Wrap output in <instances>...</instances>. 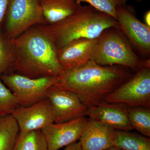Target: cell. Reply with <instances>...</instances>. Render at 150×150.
<instances>
[{"mask_svg":"<svg viewBox=\"0 0 150 150\" xmlns=\"http://www.w3.org/2000/svg\"><path fill=\"white\" fill-rule=\"evenodd\" d=\"M19 131L12 115L0 116V150H12Z\"/></svg>","mask_w":150,"mask_h":150,"instance_id":"17","label":"cell"},{"mask_svg":"<svg viewBox=\"0 0 150 150\" xmlns=\"http://www.w3.org/2000/svg\"><path fill=\"white\" fill-rule=\"evenodd\" d=\"M114 147L123 150H150V139L137 133L116 130Z\"/></svg>","mask_w":150,"mask_h":150,"instance_id":"16","label":"cell"},{"mask_svg":"<svg viewBox=\"0 0 150 150\" xmlns=\"http://www.w3.org/2000/svg\"><path fill=\"white\" fill-rule=\"evenodd\" d=\"M128 116L133 129L143 136L150 137V108L128 106Z\"/></svg>","mask_w":150,"mask_h":150,"instance_id":"19","label":"cell"},{"mask_svg":"<svg viewBox=\"0 0 150 150\" xmlns=\"http://www.w3.org/2000/svg\"><path fill=\"white\" fill-rule=\"evenodd\" d=\"M49 101L54 123H62L85 116L87 108L76 94L66 89L53 86L48 89Z\"/></svg>","mask_w":150,"mask_h":150,"instance_id":"9","label":"cell"},{"mask_svg":"<svg viewBox=\"0 0 150 150\" xmlns=\"http://www.w3.org/2000/svg\"><path fill=\"white\" fill-rule=\"evenodd\" d=\"M105 101L150 108V67L138 71L110 94Z\"/></svg>","mask_w":150,"mask_h":150,"instance_id":"7","label":"cell"},{"mask_svg":"<svg viewBox=\"0 0 150 150\" xmlns=\"http://www.w3.org/2000/svg\"><path fill=\"white\" fill-rule=\"evenodd\" d=\"M0 78L24 107L47 98L48 89L56 85L59 79L54 76L31 79L13 72L3 74Z\"/></svg>","mask_w":150,"mask_h":150,"instance_id":"6","label":"cell"},{"mask_svg":"<svg viewBox=\"0 0 150 150\" xmlns=\"http://www.w3.org/2000/svg\"><path fill=\"white\" fill-rule=\"evenodd\" d=\"M104 150H123L121 149H119V148L116 147H112L108 148V149H106Z\"/></svg>","mask_w":150,"mask_h":150,"instance_id":"26","label":"cell"},{"mask_svg":"<svg viewBox=\"0 0 150 150\" xmlns=\"http://www.w3.org/2000/svg\"><path fill=\"white\" fill-rule=\"evenodd\" d=\"M12 150H48L41 130L20 132Z\"/></svg>","mask_w":150,"mask_h":150,"instance_id":"18","label":"cell"},{"mask_svg":"<svg viewBox=\"0 0 150 150\" xmlns=\"http://www.w3.org/2000/svg\"><path fill=\"white\" fill-rule=\"evenodd\" d=\"M15 52L12 40L6 36L0 29V77L3 74L12 72Z\"/></svg>","mask_w":150,"mask_h":150,"instance_id":"20","label":"cell"},{"mask_svg":"<svg viewBox=\"0 0 150 150\" xmlns=\"http://www.w3.org/2000/svg\"><path fill=\"white\" fill-rule=\"evenodd\" d=\"M21 106L16 97L0 78V116L12 115Z\"/></svg>","mask_w":150,"mask_h":150,"instance_id":"21","label":"cell"},{"mask_svg":"<svg viewBox=\"0 0 150 150\" xmlns=\"http://www.w3.org/2000/svg\"><path fill=\"white\" fill-rule=\"evenodd\" d=\"M64 150H81V146L79 142L73 143L66 146Z\"/></svg>","mask_w":150,"mask_h":150,"instance_id":"24","label":"cell"},{"mask_svg":"<svg viewBox=\"0 0 150 150\" xmlns=\"http://www.w3.org/2000/svg\"><path fill=\"white\" fill-rule=\"evenodd\" d=\"M145 24L150 27V11H148L145 14L144 17Z\"/></svg>","mask_w":150,"mask_h":150,"instance_id":"25","label":"cell"},{"mask_svg":"<svg viewBox=\"0 0 150 150\" xmlns=\"http://www.w3.org/2000/svg\"><path fill=\"white\" fill-rule=\"evenodd\" d=\"M20 132L41 130L54 123V118L47 98L27 107L21 106L13 112Z\"/></svg>","mask_w":150,"mask_h":150,"instance_id":"11","label":"cell"},{"mask_svg":"<svg viewBox=\"0 0 150 150\" xmlns=\"http://www.w3.org/2000/svg\"><path fill=\"white\" fill-rule=\"evenodd\" d=\"M128 108L123 103L104 102L88 108L85 115L115 130L130 131L134 129L129 121Z\"/></svg>","mask_w":150,"mask_h":150,"instance_id":"12","label":"cell"},{"mask_svg":"<svg viewBox=\"0 0 150 150\" xmlns=\"http://www.w3.org/2000/svg\"><path fill=\"white\" fill-rule=\"evenodd\" d=\"M12 40L15 52L12 72L31 79L64 75L47 24L34 25Z\"/></svg>","mask_w":150,"mask_h":150,"instance_id":"1","label":"cell"},{"mask_svg":"<svg viewBox=\"0 0 150 150\" xmlns=\"http://www.w3.org/2000/svg\"><path fill=\"white\" fill-rule=\"evenodd\" d=\"M118 29L142 56L150 55V27L137 18L135 12L126 4L116 7Z\"/></svg>","mask_w":150,"mask_h":150,"instance_id":"8","label":"cell"},{"mask_svg":"<svg viewBox=\"0 0 150 150\" xmlns=\"http://www.w3.org/2000/svg\"><path fill=\"white\" fill-rule=\"evenodd\" d=\"M97 39L90 60L98 64L122 66L136 73L143 68L150 67V59H140L118 28L105 29Z\"/></svg>","mask_w":150,"mask_h":150,"instance_id":"4","label":"cell"},{"mask_svg":"<svg viewBox=\"0 0 150 150\" xmlns=\"http://www.w3.org/2000/svg\"><path fill=\"white\" fill-rule=\"evenodd\" d=\"M87 121L82 116L66 123H54L41 130L48 150H59L76 142L85 130Z\"/></svg>","mask_w":150,"mask_h":150,"instance_id":"10","label":"cell"},{"mask_svg":"<svg viewBox=\"0 0 150 150\" xmlns=\"http://www.w3.org/2000/svg\"><path fill=\"white\" fill-rule=\"evenodd\" d=\"M77 4L88 3L89 5L107 14L116 20V7L126 4L127 0H75Z\"/></svg>","mask_w":150,"mask_h":150,"instance_id":"22","label":"cell"},{"mask_svg":"<svg viewBox=\"0 0 150 150\" xmlns=\"http://www.w3.org/2000/svg\"><path fill=\"white\" fill-rule=\"evenodd\" d=\"M97 38L76 39L58 49V59L64 71L78 68L90 60Z\"/></svg>","mask_w":150,"mask_h":150,"instance_id":"13","label":"cell"},{"mask_svg":"<svg viewBox=\"0 0 150 150\" xmlns=\"http://www.w3.org/2000/svg\"><path fill=\"white\" fill-rule=\"evenodd\" d=\"M48 28L57 49L73 40L80 38L96 39L107 28H118L115 19L90 5L79 6L72 15Z\"/></svg>","mask_w":150,"mask_h":150,"instance_id":"3","label":"cell"},{"mask_svg":"<svg viewBox=\"0 0 150 150\" xmlns=\"http://www.w3.org/2000/svg\"><path fill=\"white\" fill-rule=\"evenodd\" d=\"M9 0H0V29L4 20Z\"/></svg>","mask_w":150,"mask_h":150,"instance_id":"23","label":"cell"},{"mask_svg":"<svg viewBox=\"0 0 150 150\" xmlns=\"http://www.w3.org/2000/svg\"><path fill=\"white\" fill-rule=\"evenodd\" d=\"M42 24L46 23L40 0H9L1 28L6 36L13 39Z\"/></svg>","mask_w":150,"mask_h":150,"instance_id":"5","label":"cell"},{"mask_svg":"<svg viewBox=\"0 0 150 150\" xmlns=\"http://www.w3.org/2000/svg\"><path fill=\"white\" fill-rule=\"evenodd\" d=\"M134 72L127 67L101 66L90 60L65 71L55 86L74 93L88 108L105 102L110 94L135 75Z\"/></svg>","mask_w":150,"mask_h":150,"instance_id":"2","label":"cell"},{"mask_svg":"<svg viewBox=\"0 0 150 150\" xmlns=\"http://www.w3.org/2000/svg\"><path fill=\"white\" fill-rule=\"evenodd\" d=\"M116 130L89 118L79 139L81 150H104L114 147Z\"/></svg>","mask_w":150,"mask_h":150,"instance_id":"14","label":"cell"},{"mask_svg":"<svg viewBox=\"0 0 150 150\" xmlns=\"http://www.w3.org/2000/svg\"><path fill=\"white\" fill-rule=\"evenodd\" d=\"M41 8L46 24L62 21L72 15L81 4L75 0H40Z\"/></svg>","mask_w":150,"mask_h":150,"instance_id":"15","label":"cell"}]
</instances>
